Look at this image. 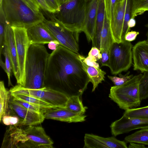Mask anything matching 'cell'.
<instances>
[{
  "mask_svg": "<svg viewBox=\"0 0 148 148\" xmlns=\"http://www.w3.org/2000/svg\"><path fill=\"white\" fill-rule=\"evenodd\" d=\"M78 55L61 45L53 51L48 60L45 87L69 97H81L90 81Z\"/></svg>",
  "mask_w": 148,
  "mask_h": 148,
  "instance_id": "cell-1",
  "label": "cell"
},
{
  "mask_svg": "<svg viewBox=\"0 0 148 148\" xmlns=\"http://www.w3.org/2000/svg\"><path fill=\"white\" fill-rule=\"evenodd\" d=\"M50 54L44 45H30L25 66L24 88L37 89L45 87V80Z\"/></svg>",
  "mask_w": 148,
  "mask_h": 148,
  "instance_id": "cell-2",
  "label": "cell"
},
{
  "mask_svg": "<svg viewBox=\"0 0 148 148\" xmlns=\"http://www.w3.org/2000/svg\"><path fill=\"white\" fill-rule=\"evenodd\" d=\"M0 12L6 23L11 27L27 29L42 22L45 18L41 12H36L23 0H1Z\"/></svg>",
  "mask_w": 148,
  "mask_h": 148,
  "instance_id": "cell-3",
  "label": "cell"
},
{
  "mask_svg": "<svg viewBox=\"0 0 148 148\" xmlns=\"http://www.w3.org/2000/svg\"><path fill=\"white\" fill-rule=\"evenodd\" d=\"M143 75H135L119 86L111 87L109 97L119 108L125 110L140 105V84Z\"/></svg>",
  "mask_w": 148,
  "mask_h": 148,
  "instance_id": "cell-4",
  "label": "cell"
},
{
  "mask_svg": "<svg viewBox=\"0 0 148 148\" xmlns=\"http://www.w3.org/2000/svg\"><path fill=\"white\" fill-rule=\"evenodd\" d=\"M87 0H69L60 5L54 13L67 29L73 32H83Z\"/></svg>",
  "mask_w": 148,
  "mask_h": 148,
  "instance_id": "cell-5",
  "label": "cell"
},
{
  "mask_svg": "<svg viewBox=\"0 0 148 148\" xmlns=\"http://www.w3.org/2000/svg\"><path fill=\"white\" fill-rule=\"evenodd\" d=\"M49 18L45 19L42 23L59 42L60 45L79 54V33L66 28L56 17L54 13L44 11Z\"/></svg>",
  "mask_w": 148,
  "mask_h": 148,
  "instance_id": "cell-6",
  "label": "cell"
},
{
  "mask_svg": "<svg viewBox=\"0 0 148 148\" xmlns=\"http://www.w3.org/2000/svg\"><path fill=\"white\" fill-rule=\"evenodd\" d=\"M132 47L131 42L125 40L112 44L109 49L108 66L112 74H119L130 67L132 63Z\"/></svg>",
  "mask_w": 148,
  "mask_h": 148,
  "instance_id": "cell-7",
  "label": "cell"
},
{
  "mask_svg": "<svg viewBox=\"0 0 148 148\" xmlns=\"http://www.w3.org/2000/svg\"><path fill=\"white\" fill-rule=\"evenodd\" d=\"M9 90L11 93L22 94L39 98L57 108H65L69 97L61 92L46 87L31 89L24 88L17 84Z\"/></svg>",
  "mask_w": 148,
  "mask_h": 148,
  "instance_id": "cell-8",
  "label": "cell"
},
{
  "mask_svg": "<svg viewBox=\"0 0 148 148\" xmlns=\"http://www.w3.org/2000/svg\"><path fill=\"white\" fill-rule=\"evenodd\" d=\"M11 27L14 34L20 74V81L18 85L23 86L25 80L26 58L30 44L27 35V29L23 27Z\"/></svg>",
  "mask_w": 148,
  "mask_h": 148,
  "instance_id": "cell-9",
  "label": "cell"
},
{
  "mask_svg": "<svg viewBox=\"0 0 148 148\" xmlns=\"http://www.w3.org/2000/svg\"><path fill=\"white\" fill-rule=\"evenodd\" d=\"M27 140L18 148H52L53 142L41 126H28L23 130Z\"/></svg>",
  "mask_w": 148,
  "mask_h": 148,
  "instance_id": "cell-10",
  "label": "cell"
},
{
  "mask_svg": "<svg viewBox=\"0 0 148 148\" xmlns=\"http://www.w3.org/2000/svg\"><path fill=\"white\" fill-rule=\"evenodd\" d=\"M110 127L114 136L138 129L148 128V119L129 118L124 115L112 123Z\"/></svg>",
  "mask_w": 148,
  "mask_h": 148,
  "instance_id": "cell-11",
  "label": "cell"
},
{
  "mask_svg": "<svg viewBox=\"0 0 148 148\" xmlns=\"http://www.w3.org/2000/svg\"><path fill=\"white\" fill-rule=\"evenodd\" d=\"M10 110L20 119L18 125H36L42 123L45 119L43 112L39 113L28 110L14 101L11 99Z\"/></svg>",
  "mask_w": 148,
  "mask_h": 148,
  "instance_id": "cell-12",
  "label": "cell"
},
{
  "mask_svg": "<svg viewBox=\"0 0 148 148\" xmlns=\"http://www.w3.org/2000/svg\"><path fill=\"white\" fill-rule=\"evenodd\" d=\"M84 148H127L126 143L114 136L105 138L92 134H86Z\"/></svg>",
  "mask_w": 148,
  "mask_h": 148,
  "instance_id": "cell-13",
  "label": "cell"
},
{
  "mask_svg": "<svg viewBox=\"0 0 148 148\" xmlns=\"http://www.w3.org/2000/svg\"><path fill=\"white\" fill-rule=\"evenodd\" d=\"M45 119H51L69 123L82 122L86 116L74 112L66 108H57L43 109Z\"/></svg>",
  "mask_w": 148,
  "mask_h": 148,
  "instance_id": "cell-14",
  "label": "cell"
},
{
  "mask_svg": "<svg viewBox=\"0 0 148 148\" xmlns=\"http://www.w3.org/2000/svg\"><path fill=\"white\" fill-rule=\"evenodd\" d=\"M99 0H87L83 31L88 42L93 41L95 34Z\"/></svg>",
  "mask_w": 148,
  "mask_h": 148,
  "instance_id": "cell-15",
  "label": "cell"
},
{
  "mask_svg": "<svg viewBox=\"0 0 148 148\" xmlns=\"http://www.w3.org/2000/svg\"><path fill=\"white\" fill-rule=\"evenodd\" d=\"M133 69L142 73L148 71V42L146 40L137 42L132 48Z\"/></svg>",
  "mask_w": 148,
  "mask_h": 148,
  "instance_id": "cell-16",
  "label": "cell"
},
{
  "mask_svg": "<svg viewBox=\"0 0 148 148\" xmlns=\"http://www.w3.org/2000/svg\"><path fill=\"white\" fill-rule=\"evenodd\" d=\"M127 0H122L115 7L112 21L110 23L112 36L114 42L122 41L124 18Z\"/></svg>",
  "mask_w": 148,
  "mask_h": 148,
  "instance_id": "cell-17",
  "label": "cell"
},
{
  "mask_svg": "<svg viewBox=\"0 0 148 148\" xmlns=\"http://www.w3.org/2000/svg\"><path fill=\"white\" fill-rule=\"evenodd\" d=\"M5 44L8 47L13 72L18 84L20 81V74L14 34L12 27L7 23L5 27Z\"/></svg>",
  "mask_w": 148,
  "mask_h": 148,
  "instance_id": "cell-18",
  "label": "cell"
},
{
  "mask_svg": "<svg viewBox=\"0 0 148 148\" xmlns=\"http://www.w3.org/2000/svg\"><path fill=\"white\" fill-rule=\"evenodd\" d=\"M27 34L30 45H44L56 40L42 22L27 29Z\"/></svg>",
  "mask_w": 148,
  "mask_h": 148,
  "instance_id": "cell-19",
  "label": "cell"
},
{
  "mask_svg": "<svg viewBox=\"0 0 148 148\" xmlns=\"http://www.w3.org/2000/svg\"><path fill=\"white\" fill-rule=\"evenodd\" d=\"M27 140L23 129L16 125H10L5 134L1 148H18Z\"/></svg>",
  "mask_w": 148,
  "mask_h": 148,
  "instance_id": "cell-20",
  "label": "cell"
},
{
  "mask_svg": "<svg viewBox=\"0 0 148 148\" xmlns=\"http://www.w3.org/2000/svg\"><path fill=\"white\" fill-rule=\"evenodd\" d=\"M106 10L104 0H99L96 23L95 32L92 47L99 49L101 32L103 25Z\"/></svg>",
  "mask_w": 148,
  "mask_h": 148,
  "instance_id": "cell-21",
  "label": "cell"
},
{
  "mask_svg": "<svg viewBox=\"0 0 148 148\" xmlns=\"http://www.w3.org/2000/svg\"><path fill=\"white\" fill-rule=\"evenodd\" d=\"M79 58L80 60L84 67L89 77L90 82L93 85L92 92H93L97 87L99 84L104 81L106 72L99 68L88 66L84 62L81 55L78 54Z\"/></svg>",
  "mask_w": 148,
  "mask_h": 148,
  "instance_id": "cell-22",
  "label": "cell"
},
{
  "mask_svg": "<svg viewBox=\"0 0 148 148\" xmlns=\"http://www.w3.org/2000/svg\"><path fill=\"white\" fill-rule=\"evenodd\" d=\"M114 41L111 32L110 22L107 17L106 12L100 41V51L109 50Z\"/></svg>",
  "mask_w": 148,
  "mask_h": 148,
  "instance_id": "cell-23",
  "label": "cell"
},
{
  "mask_svg": "<svg viewBox=\"0 0 148 148\" xmlns=\"http://www.w3.org/2000/svg\"><path fill=\"white\" fill-rule=\"evenodd\" d=\"M11 97V92L5 87L4 82H0V121L3 117L10 115L9 103Z\"/></svg>",
  "mask_w": 148,
  "mask_h": 148,
  "instance_id": "cell-24",
  "label": "cell"
},
{
  "mask_svg": "<svg viewBox=\"0 0 148 148\" xmlns=\"http://www.w3.org/2000/svg\"><path fill=\"white\" fill-rule=\"evenodd\" d=\"M12 96L17 99L23 101L40 107L42 109L57 108L56 107L40 99L25 94L11 93Z\"/></svg>",
  "mask_w": 148,
  "mask_h": 148,
  "instance_id": "cell-25",
  "label": "cell"
},
{
  "mask_svg": "<svg viewBox=\"0 0 148 148\" xmlns=\"http://www.w3.org/2000/svg\"><path fill=\"white\" fill-rule=\"evenodd\" d=\"M65 108L71 111L79 114H84L87 108L84 106L81 97L74 95L69 97L67 102Z\"/></svg>",
  "mask_w": 148,
  "mask_h": 148,
  "instance_id": "cell-26",
  "label": "cell"
},
{
  "mask_svg": "<svg viewBox=\"0 0 148 148\" xmlns=\"http://www.w3.org/2000/svg\"><path fill=\"white\" fill-rule=\"evenodd\" d=\"M124 141L126 143H134L148 145V128L142 129L126 136Z\"/></svg>",
  "mask_w": 148,
  "mask_h": 148,
  "instance_id": "cell-27",
  "label": "cell"
},
{
  "mask_svg": "<svg viewBox=\"0 0 148 148\" xmlns=\"http://www.w3.org/2000/svg\"><path fill=\"white\" fill-rule=\"evenodd\" d=\"M131 18H134L148 11V0H131Z\"/></svg>",
  "mask_w": 148,
  "mask_h": 148,
  "instance_id": "cell-28",
  "label": "cell"
},
{
  "mask_svg": "<svg viewBox=\"0 0 148 148\" xmlns=\"http://www.w3.org/2000/svg\"><path fill=\"white\" fill-rule=\"evenodd\" d=\"M123 115L129 118L148 119V106L125 110Z\"/></svg>",
  "mask_w": 148,
  "mask_h": 148,
  "instance_id": "cell-29",
  "label": "cell"
},
{
  "mask_svg": "<svg viewBox=\"0 0 148 148\" xmlns=\"http://www.w3.org/2000/svg\"><path fill=\"white\" fill-rule=\"evenodd\" d=\"M131 0H127L124 18V21L122 35V41L125 40L126 34L130 30L128 23L131 17Z\"/></svg>",
  "mask_w": 148,
  "mask_h": 148,
  "instance_id": "cell-30",
  "label": "cell"
},
{
  "mask_svg": "<svg viewBox=\"0 0 148 148\" xmlns=\"http://www.w3.org/2000/svg\"><path fill=\"white\" fill-rule=\"evenodd\" d=\"M2 54H3L5 57V64L6 69L5 72L8 77V86H13L10 79L12 72H13L12 64L7 46L5 44L3 49Z\"/></svg>",
  "mask_w": 148,
  "mask_h": 148,
  "instance_id": "cell-31",
  "label": "cell"
},
{
  "mask_svg": "<svg viewBox=\"0 0 148 148\" xmlns=\"http://www.w3.org/2000/svg\"><path fill=\"white\" fill-rule=\"evenodd\" d=\"M140 96L141 100L148 98V71L144 73L140 84Z\"/></svg>",
  "mask_w": 148,
  "mask_h": 148,
  "instance_id": "cell-32",
  "label": "cell"
},
{
  "mask_svg": "<svg viewBox=\"0 0 148 148\" xmlns=\"http://www.w3.org/2000/svg\"><path fill=\"white\" fill-rule=\"evenodd\" d=\"M122 0H104L106 14L110 23L112 21L114 9L117 4Z\"/></svg>",
  "mask_w": 148,
  "mask_h": 148,
  "instance_id": "cell-33",
  "label": "cell"
},
{
  "mask_svg": "<svg viewBox=\"0 0 148 148\" xmlns=\"http://www.w3.org/2000/svg\"><path fill=\"white\" fill-rule=\"evenodd\" d=\"M130 73V72L128 71L125 75L119 74V77L109 75H108V77L112 81L115 86H119L123 84L133 77V75H129Z\"/></svg>",
  "mask_w": 148,
  "mask_h": 148,
  "instance_id": "cell-34",
  "label": "cell"
},
{
  "mask_svg": "<svg viewBox=\"0 0 148 148\" xmlns=\"http://www.w3.org/2000/svg\"><path fill=\"white\" fill-rule=\"evenodd\" d=\"M6 23L3 14L0 12V57L5 44V30Z\"/></svg>",
  "mask_w": 148,
  "mask_h": 148,
  "instance_id": "cell-35",
  "label": "cell"
},
{
  "mask_svg": "<svg viewBox=\"0 0 148 148\" xmlns=\"http://www.w3.org/2000/svg\"><path fill=\"white\" fill-rule=\"evenodd\" d=\"M12 99L14 101L24 108L28 110L38 113H42V109L39 107L29 102L17 99L12 96Z\"/></svg>",
  "mask_w": 148,
  "mask_h": 148,
  "instance_id": "cell-36",
  "label": "cell"
},
{
  "mask_svg": "<svg viewBox=\"0 0 148 148\" xmlns=\"http://www.w3.org/2000/svg\"><path fill=\"white\" fill-rule=\"evenodd\" d=\"M1 121L5 125H15L17 126L20 120L19 117L17 116L7 115L3 117Z\"/></svg>",
  "mask_w": 148,
  "mask_h": 148,
  "instance_id": "cell-37",
  "label": "cell"
},
{
  "mask_svg": "<svg viewBox=\"0 0 148 148\" xmlns=\"http://www.w3.org/2000/svg\"><path fill=\"white\" fill-rule=\"evenodd\" d=\"M88 56L96 62L99 60L101 58L100 50L97 48L92 47L89 51Z\"/></svg>",
  "mask_w": 148,
  "mask_h": 148,
  "instance_id": "cell-38",
  "label": "cell"
},
{
  "mask_svg": "<svg viewBox=\"0 0 148 148\" xmlns=\"http://www.w3.org/2000/svg\"><path fill=\"white\" fill-rule=\"evenodd\" d=\"M101 58L99 60L101 66L108 67L110 60L109 50H103L100 51Z\"/></svg>",
  "mask_w": 148,
  "mask_h": 148,
  "instance_id": "cell-39",
  "label": "cell"
},
{
  "mask_svg": "<svg viewBox=\"0 0 148 148\" xmlns=\"http://www.w3.org/2000/svg\"><path fill=\"white\" fill-rule=\"evenodd\" d=\"M45 0L47 5L56 12L60 10V5L58 0Z\"/></svg>",
  "mask_w": 148,
  "mask_h": 148,
  "instance_id": "cell-40",
  "label": "cell"
},
{
  "mask_svg": "<svg viewBox=\"0 0 148 148\" xmlns=\"http://www.w3.org/2000/svg\"><path fill=\"white\" fill-rule=\"evenodd\" d=\"M28 5L37 12L40 11V8L36 0H23Z\"/></svg>",
  "mask_w": 148,
  "mask_h": 148,
  "instance_id": "cell-41",
  "label": "cell"
},
{
  "mask_svg": "<svg viewBox=\"0 0 148 148\" xmlns=\"http://www.w3.org/2000/svg\"><path fill=\"white\" fill-rule=\"evenodd\" d=\"M40 9L43 11L51 13H55L56 12L51 8L47 4L45 0H36Z\"/></svg>",
  "mask_w": 148,
  "mask_h": 148,
  "instance_id": "cell-42",
  "label": "cell"
},
{
  "mask_svg": "<svg viewBox=\"0 0 148 148\" xmlns=\"http://www.w3.org/2000/svg\"><path fill=\"white\" fill-rule=\"evenodd\" d=\"M82 58L85 63L87 65L99 68V65L98 63L91 59L88 56L86 58L81 55Z\"/></svg>",
  "mask_w": 148,
  "mask_h": 148,
  "instance_id": "cell-43",
  "label": "cell"
},
{
  "mask_svg": "<svg viewBox=\"0 0 148 148\" xmlns=\"http://www.w3.org/2000/svg\"><path fill=\"white\" fill-rule=\"evenodd\" d=\"M139 34V32H138L135 31H129L126 34L125 37V40L130 42L133 41L135 40L137 36Z\"/></svg>",
  "mask_w": 148,
  "mask_h": 148,
  "instance_id": "cell-44",
  "label": "cell"
},
{
  "mask_svg": "<svg viewBox=\"0 0 148 148\" xmlns=\"http://www.w3.org/2000/svg\"><path fill=\"white\" fill-rule=\"evenodd\" d=\"M60 45L59 42L57 40L52 41L48 44L49 48L53 51L56 49Z\"/></svg>",
  "mask_w": 148,
  "mask_h": 148,
  "instance_id": "cell-45",
  "label": "cell"
},
{
  "mask_svg": "<svg viewBox=\"0 0 148 148\" xmlns=\"http://www.w3.org/2000/svg\"><path fill=\"white\" fill-rule=\"evenodd\" d=\"M128 148H145V145L135 143H130L129 145Z\"/></svg>",
  "mask_w": 148,
  "mask_h": 148,
  "instance_id": "cell-46",
  "label": "cell"
},
{
  "mask_svg": "<svg viewBox=\"0 0 148 148\" xmlns=\"http://www.w3.org/2000/svg\"><path fill=\"white\" fill-rule=\"evenodd\" d=\"M136 24V22L134 18H131L128 23L129 27L131 28L134 27Z\"/></svg>",
  "mask_w": 148,
  "mask_h": 148,
  "instance_id": "cell-47",
  "label": "cell"
},
{
  "mask_svg": "<svg viewBox=\"0 0 148 148\" xmlns=\"http://www.w3.org/2000/svg\"><path fill=\"white\" fill-rule=\"evenodd\" d=\"M59 3L61 5L62 4L69 0H58Z\"/></svg>",
  "mask_w": 148,
  "mask_h": 148,
  "instance_id": "cell-48",
  "label": "cell"
},
{
  "mask_svg": "<svg viewBox=\"0 0 148 148\" xmlns=\"http://www.w3.org/2000/svg\"><path fill=\"white\" fill-rule=\"evenodd\" d=\"M145 26L147 28H148V31H147V34H146V36H147V40H146V41L148 42V23H147V24H146V25H145Z\"/></svg>",
  "mask_w": 148,
  "mask_h": 148,
  "instance_id": "cell-49",
  "label": "cell"
}]
</instances>
